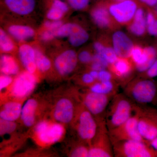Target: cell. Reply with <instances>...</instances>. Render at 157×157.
<instances>
[{"instance_id":"1","label":"cell","mask_w":157,"mask_h":157,"mask_svg":"<svg viewBox=\"0 0 157 157\" xmlns=\"http://www.w3.org/2000/svg\"><path fill=\"white\" fill-rule=\"evenodd\" d=\"M138 105L124 94H116L107 107L105 121L108 131L126 121L137 110Z\"/></svg>"},{"instance_id":"2","label":"cell","mask_w":157,"mask_h":157,"mask_svg":"<svg viewBox=\"0 0 157 157\" xmlns=\"http://www.w3.org/2000/svg\"><path fill=\"white\" fill-rule=\"evenodd\" d=\"M124 93L137 104H150L156 98L157 86L150 78H137L131 80L125 86Z\"/></svg>"},{"instance_id":"3","label":"cell","mask_w":157,"mask_h":157,"mask_svg":"<svg viewBox=\"0 0 157 157\" xmlns=\"http://www.w3.org/2000/svg\"><path fill=\"white\" fill-rule=\"evenodd\" d=\"M112 146L116 157H157L156 152L146 142L120 140L112 143Z\"/></svg>"},{"instance_id":"4","label":"cell","mask_w":157,"mask_h":157,"mask_svg":"<svg viewBox=\"0 0 157 157\" xmlns=\"http://www.w3.org/2000/svg\"><path fill=\"white\" fill-rule=\"evenodd\" d=\"M140 114V107L138 106L136 112L126 121L119 126L108 131L112 144L117 141L128 140L148 143L143 139L138 132L137 124Z\"/></svg>"},{"instance_id":"5","label":"cell","mask_w":157,"mask_h":157,"mask_svg":"<svg viewBox=\"0 0 157 157\" xmlns=\"http://www.w3.org/2000/svg\"><path fill=\"white\" fill-rule=\"evenodd\" d=\"M76 117V130L78 137L90 145L98 132V122L83 104L79 106Z\"/></svg>"},{"instance_id":"6","label":"cell","mask_w":157,"mask_h":157,"mask_svg":"<svg viewBox=\"0 0 157 157\" xmlns=\"http://www.w3.org/2000/svg\"><path fill=\"white\" fill-rule=\"evenodd\" d=\"M115 95L88 92L83 95L82 104L95 118L98 124L106 122L107 107Z\"/></svg>"},{"instance_id":"7","label":"cell","mask_w":157,"mask_h":157,"mask_svg":"<svg viewBox=\"0 0 157 157\" xmlns=\"http://www.w3.org/2000/svg\"><path fill=\"white\" fill-rule=\"evenodd\" d=\"M92 142L89 149L88 157L114 156L106 122L98 124V132Z\"/></svg>"},{"instance_id":"8","label":"cell","mask_w":157,"mask_h":157,"mask_svg":"<svg viewBox=\"0 0 157 157\" xmlns=\"http://www.w3.org/2000/svg\"><path fill=\"white\" fill-rule=\"evenodd\" d=\"M139 2L137 0H126L119 2H107L109 13L118 25L128 26L133 20L140 6Z\"/></svg>"},{"instance_id":"9","label":"cell","mask_w":157,"mask_h":157,"mask_svg":"<svg viewBox=\"0 0 157 157\" xmlns=\"http://www.w3.org/2000/svg\"><path fill=\"white\" fill-rule=\"evenodd\" d=\"M34 133L37 140L41 144L51 145L61 139L65 133V128L60 123L44 121L37 124Z\"/></svg>"},{"instance_id":"10","label":"cell","mask_w":157,"mask_h":157,"mask_svg":"<svg viewBox=\"0 0 157 157\" xmlns=\"http://www.w3.org/2000/svg\"><path fill=\"white\" fill-rule=\"evenodd\" d=\"M130 59L134 63L135 70L143 73L148 70L156 60L157 49L154 46L142 47L139 45H135Z\"/></svg>"},{"instance_id":"11","label":"cell","mask_w":157,"mask_h":157,"mask_svg":"<svg viewBox=\"0 0 157 157\" xmlns=\"http://www.w3.org/2000/svg\"><path fill=\"white\" fill-rule=\"evenodd\" d=\"M36 84V78L33 73L27 71L23 72L14 80L11 88V95L15 98H25L33 91Z\"/></svg>"},{"instance_id":"12","label":"cell","mask_w":157,"mask_h":157,"mask_svg":"<svg viewBox=\"0 0 157 157\" xmlns=\"http://www.w3.org/2000/svg\"><path fill=\"white\" fill-rule=\"evenodd\" d=\"M91 16L98 27L107 31H115L119 26L110 15L105 0L94 7L91 12Z\"/></svg>"},{"instance_id":"13","label":"cell","mask_w":157,"mask_h":157,"mask_svg":"<svg viewBox=\"0 0 157 157\" xmlns=\"http://www.w3.org/2000/svg\"><path fill=\"white\" fill-rule=\"evenodd\" d=\"M108 69L114 75L120 84L126 85L131 81V78L135 70V66L130 58H118Z\"/></svg>"},{"instance_id":"14","label":"cell","mask_w":157,"mask_h":157,"mask_svg":"<svg viewBox=\"0 0 157 157\" xmlns=\"http://www.w3.org/2000/svg\"><path fill=\"white\" fill-rule=\"evenodd\" d=\"M111 43L118 57L130 58L135 45L126 34L121 31L115 30L112 34Z\"/></svg>"},{"instance_id":"15","label":"cell","mask_w":157,"mask_h":157,"mask_svg":"<svg viewBox=\"0 0 157 157\" xmlns=\"http://www.w3.org/2000/svg\"><path fill=\"white\" fill-rule=\"evenodd\" d=\"M78 60V56L75 51H65L55 60V67L59 74L66 76L74 71Z\"/></svg>"},{"instance_id":"16","label":"cell","mask_w":157,"mask_h":157,"mask_svg":"<svg viewBox=\"0 0 157 157\" xmlns=\"http://www.w3.org/2000/svg\"><path fill=\"white\" fill-rule=\"evenodd\" d=\"M75 116V109L72 101L68 98L59 100L55 106L53 117L60 123L68 124L73 120Z\"/></svg>"},{"instance_id":"17","label":"cell","mask_w":157,"mask_h":157,"mask_svg":"<svg viewBox=\"0 0 157 157\" xmlns=\"http://www.w3.org/2000/svg\"><path fill=\"white\" fill-rule=\"evenodd\" d=\"M146 14L143 7L140 5L135 12L133 20L128 25L129 32L134 36L142 37L147 32Z\"/></svg>"},{"instance_id":"18","label":"cell","mask_w":157,"mask_h":157,"mask_svg":"<svg viewBox=\"0 0 157 157\" xmlns=\"http://www.w3.org/2000/svg\"><path fill=\"white\" fill-rule=\"evenodd\" d=\"M140 111L137 124L138 132L143 139L149 142L157 137V127L149 117L142 112L140 107Z\"/></svg>"},{"instance_id":"19","label":"cell","mask_w":157,"mask_h":157,"mask_svg":"<svg viewBox=\"0 0 157 157\" xmlns=\"http://www.w3.org/2000/svg\"><path fill=\"white\" fill-rule=\"evenodd\" d=\"M2 2L10 11L21 15L30 14L36 5V0H2Z\"/></svg>"},{"instance_id":"20","label":"cell","mask_w":157,"mask_h":157,"mask_svg":"<svg viewBox=\"0 0 157 157\" xmlns=\"http://www.w3.org/2000/svg\"><path fill=\"white\" fill-rule=\"evenodd\" d=\"M18 52L21 61L26 70L34 73L37 68L35 49L30 45L23 44L20 46Z\"/></svg>"},{"instance_id":"21","label":"cell","mask_w":157,"mask_h":157,"mask_svg":"<svg viewBox=\"0 0 157 157\" xmlns=\"http://www.w3.org/2000/svg\"><path fill=\"white\" fill-rule=\"evenodd\" d=\"M111 42L109 39H107L105 42L97 41L94 44V48L96 53L101 55L109 65L113 63L118 58Z\"/></svg>"},{"instance_id":"22","label":"cell","mask_w":157,"mask_h":157,"mask_svg":"<svg viewBox=\"0 0 157 157\" xmlns=\"http://www.w3.org/2000/svg\"><path fill=\"white\" fill-rule=\"evenodd\" d=\"M37 107V101L34 99H29L24 104L20 117L25 126L32 127L35 124Z\"/></svg>"},{"instance_id":"23","label":"cell","mask_w":157,"mask_h":157,"mask_svg":"<svg viewBox=\"0 0 157 157\" xmlns=\"http://www.w3.org/2000/svg\"><path fill=\"white\" fill-rule=\"evenodd\" d=\"M22 107V105L19 102H8L1 110L0 117L4 120L14 121L20 117Z\"/></svg>"},{"instance_id":"24","label":"cell","mask_w":157,"mask_h":157,"mask_svg":"<svg viewBox=\"0 0 157 157\" xmlns=\"http://www.w3.org/2000/svg\"><path fill=\"white\" fill-rule=\"evenodd\" d=\"M120 85L118 82L109 81L96 82L90 86L89 91L102 94L115 95L117 94L118 87Z\"/></svg>"},{"instance_id":"25","label":"cell","mask_w":157,"mask_h":157,"mask_svg":"<svg viewBox=\"0 0 157 157\" xmlns=\"http://www.w3.org/2000/svg\"><path fill=\"white\" fill-rule=\"evenodd\" d=\"M8 31L14 39L20 41H27L35 36L34 30L28 26L12 25L9 27Z\"/></svg>"},{"instance_id":"26","label":"cell","mask_w":157,"mask_h":157,"mask_svg":"<svg viewBox=\"0 0 157 157\" xmlns=\"http://www.w3.org/2000/svg\"><path fill=\"white\" fill-rule=\"evenodd\" d=\"M68 37L69 42L72 46L78 47L87 42L89 39V35L81 26L74 23L73 29Z\"/></svg>"},{"instance_id":"27","label":"cell","mask_w":157,"mask_h":157,"mask_svg":"<svg viewBox=\"0 0 157 157\" xmlns=\"http://www.w3.org/2000/svg\"><path fill=\"white\" fill-rule=\"evenodd\" d=\"M67 5L61 0H53L52 5L47 14L48 19L59 20L68 11Z\"/></svg>"},{"instance_id":"28","label":"cell","mask_w":157,"mask_h":157,"mask_svg":"<svg viewBox=\"0 0 157 157\" xmlns=\"http://www.w3.org/2000/svg\"><path fill=\"white\" fill-rule=\"evenodd\" d=\"M19 67L12 56L3 55L1 58V70L3 74L14 75L19 72Z\"/></svg>"},{"instance_id":"29","label":"cell","mask_w":157,"mask_h":157,"mask_svg":"<svg viewBox=\"0 0 157 157\" xmlns=\"http://www.w3.org/2000/svg\"><path fill=\"white\" fill-rule=\"evenodd\" d=\"M146 21L147 33L151 36L157 37V12L155 9L147 7Z\"/></svg>"},{"instance_id":"30","label":"cell","mask_w":157,"mask_h":157,"mask_svg":"<svg viewBox=\"0 0 157 157\" xmlns=\"http://www.w3.org/2000/svg\"><path fill=\"white\" fill-rule=\"evenodd\" d=\"M36 52V62L37 68L41 72H46L49 70L51 67V63L47 57L38 49Z\"/></svg>"},{"instance_id":"31","label":"cell","mask_w":157,"mask_h":157,"mask_svg":"<svg viewBox=\"0 0 157 157\" xmlns=\"http://www.w3.org/2000/svg\"><path fill=\"white\" fill-rule=\"evenodd\" d=\"M14 44L7 33L2 29L0 30V47L4 52L12 51L14 48Z\"/></svg>"},{"instance_id":"32","label":"cell","mask_w":157,"mask_h":157,"mask_svg":"<svg viewBox=\"0 0 157 157\" xmlns=\"http://www.w3.org/2000/svg\"><path fill=\"white\" fill-rule=\"evenodd\" d=\"M0 124V132L1 135L11 133L13 132L16 128V124L14 123V121L4 120L1 119Z\"/></svg>"},{"instance_id":"33","label":"cell","mask_w":157,"mask_h":157,"mask_svg":"<svg viewBox=\"0 0 157 157\" xmlns=\"http://www.w3.org/2000/svg\"><path fill=\"white\" fill-rule=\"evenodd\" d=\"M71 8L76 10H82L86 9L90 0H67Z\"/></svg>"},{"instance_id":"34","label":"cell","mask_w":157,"mask_h":157,"mask_svg":"<svg viewBox=\"0 0 157 157\" xmlns=\"http://www.w3.org/2000/svg\"><path fill=\"white\" fill-rule=\"evenodd\" d=\"M114 80L117 81L113 73L109 69H106L99 71L98 81L105 82Z\"/></svg>"},{"instance_id":"35","label":"cell","mask_w":157,"mask_h":157,"mask_svg":"<svg viewBox=\"0 0 157 157\" xmlns=\"http://www.w3.org/2000/svg\"><path fill=\"white\" fill-rule=\"evenodd\" d=\"M89 149L84 145L76 147L71 152L70 156L73 157H88Z\"/></svg>"},{"instance_id":"36","label":"cell","mask_w":157,"mask_h":157,"mask_svg":"<svg viewBox=\"0 0 157 157\" xmlns=\"http://www.w3.org/2000/svg\"><path fill=\"white\" fill-rule=\"evenodd\" d=\"M140 107L141 111L144 114L149 117L157 127V110L149 107Z\"/></svg>"},{"instance_id":"37","label":"cell","mask_w":157,"mask_h":157,"mask_svg":"<svg viewBox=\"0 0 157 157\" xmlns=\"http://www.w3.org/2000/svg\"><path fill=\"white\" fill-rule=\"evenodd\" d=\"M93 56L88 51L83 50L78 54V60L85 64L91 63L93 61Z\"/></svg>"},{"instance_id":"38","label":"cell","mask_w":157,"mask_h":157,"mask_svg":"<svg viewBox=\"0 0 157 157\" xmlns=\"http://www.w3.org/2000/svg\"><path fill=\"white\" fill-rule=\"evenodd\" d=\"M141 77L144 78H152L157 76V59L148 70L144 73H141Z\"/></svg>"},{"instance_id":"39","label":"cell","mask_w":157,"mask_h":157,"mask_svg":"<svg viewBox=\"0 0 157 157\" xmlns=\"http://www.w3.org/2000/svg\"><path fill=\"white\" fill-rule=\"evenodd\" d=\"M63 25V22L60 20L46 21L44 23V26L47 29L53 31H56Z\"/></svg>"},{"instance_id":"40","label":"cell","mask_w":157,"mask_h":157,"mask_svg":"<svg viewBox=\"0 0 157 157\" xmlns=\"http://www.w3.org/2000/svg\"><path fill=\"white\" fill-rule=\"evenodd\" d=\"M12 78L9 75L3 74L0 77V90H1L8 87L12 82Z\"/></svg>"},{"instance_id":"41","label":"cell","mask_w":157,"mask_h":157,"mask_svg":"<svg viewBox=\"0 0 157 157\" xmlns=\"http://www.w3.org/2000/svg\"><path fill=\"white\" fill-rule=\"evenodd\" d=\"M56 31L51 30L47 29L44 31L41 35V39L44 41H50L56 36Z\"/></svg>"},{"instance_id":"42","label":"cell","mask_w":157,"mask_h":157,"mask_svg":"<svg viewBox=\"0 0 157 157\" xmlns=\"http://www.w3.org/2000/svg\"><path fill=\"white\" fill-rule=\"evenodd\" d=\"M82 83L86 85H91L96 82V79L89 73H84L82 75L81 78Z\"/></svg>"},{"instance_id":"43","label":"cell","mask_w":157,"mask_h":157,"mask_svg":"<svg viewBox=\"0 0 157 157\" xmlns=\"http://www.w3.org/2000/svg\"><path fill=\"white\" fill-rule=\"evenodd\" d=\"M141 4L149 8H153L157 6V0H138Z\"/></svg>"},{"instance_id":"44","label":"cell","mask_w":157,"mask_h":157,"mask_svg":"<svg viewBox=\"0 0 157 157\" xmlns=\"http://www.w3.org/2000/svg\"><path fill=\"white\" fill-rule=\"evenodd\" d=\"M148 144L155 151L157 154V137L155 138L153 140H151V141H149Z\"/></svg>"},{"instance_id":"45","label":"cell","mask_w":157,"mask_h":157,"mask_svg":"<svg viewBox=\"0 0 157 157\" xmlns=\"http://www.w3.org/2000/svg\"><path fill=\"white\" fill-rule=\"evenodd\" d=\"M89 73L96 79V81H98L99 71L91 70L90 71Z\"/></svg>"},{"instance_id":"46","label":"cell","mask_w":157,"mask_h":157,"mask_svg":"<svg viewBox=\"0 0 157 157\" xmlns=\"http://www.w3.org/2000/svg\"><path fill=\"white\" fill-rule=\"evenodd\" d=\"M105 1H106L107 2L116 3L123 2V1H126V0H105Z\"/></svg>"},{"instance_id":"47","label":"cell","mask_w":157,"mask_h":157,"mask_svg":"<svg viewBox=\"0 0 157 157\" xmlns=\"http://www.w3.org/2000/svg\"><path fill=\"white\" fill-rule=\"evenodd\" d=\"M155 10L157 12V6H156V9H155Z\"/></svg>"}]
</instances>
